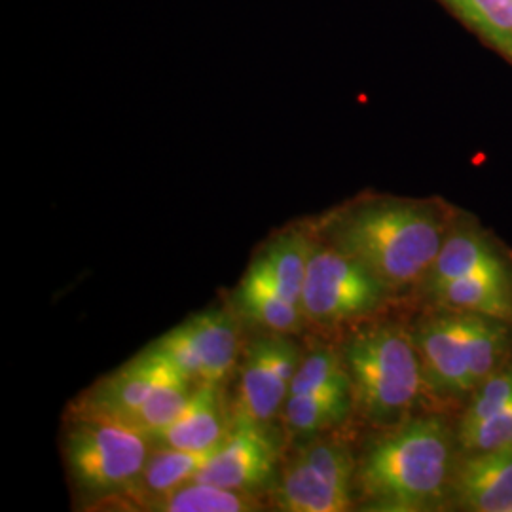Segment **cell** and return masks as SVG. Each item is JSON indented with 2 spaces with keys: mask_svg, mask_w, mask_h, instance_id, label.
Returning a JSON list of instances; mask_svg holds the SVG:
<instances>
[{
  "mask_svg": "<svg viewBox=\"0 0 512 512\" xmlns=\"http://www.w3.org/2000/svg\"><path fill=\"white\" fill-rule=\"evenodd\" d=\"M454 219L435 200L374 196L332 213L317 238L365 264L397 296L420 289Z\"/></svg>",
  "mask_w": 512,
  "mask_h": 512,
  "instance_id": "1",
  "label": "cell"
},
{
  "mask_svg": "<svg viewBox=\"0 0 512 512\" xmlns=\"http://www.w3.org/2000/svg\"><path fill=\"white\" fill-rule=\"evenodd\" d=\"M512 404V361L476 387L461 406L456 429H469Z\"/></svg>",
  "mask_w": 512,
  "mask_h": 512,
  "instance_id": "23",
  "label": "cell"
},
{
  "mask_svg": "<svg viewBox=\"0 0 512 512\" xmlns=\"http://www.w3.org/2000/svg\"><path fill=\"white\" fill-rule=\"evenodd\" d=\"M423 370V395L461 404L512 361V325L471 311L431 308L412 327Z\"/></svg>",
  "mask_w": 512,
  "mask_h": 512,
  "instance_id": "3",
  "label": "cell"
},
{
  "mask_svg": "<svg viewBox=\"0 0 512 512\" xmlns=\"http://www.w3.org/2000/svg\"><path fill=\"white\" fill-rule=\"evenodd\" d=\"M264 509L255 492L222 488L192 480L181 488L148 501L143 511L156 512H249Z\"/></svg>",
  "mask_w": 512,
  "mask_h": 512,
  "instance_id": "20",
  "label": "cell"
},
{
  "mask_svg": "<svg viewBox=\"0 0 512 512\" xmlns=\"http://www.w3.org/2000/svg\"><path fill=\"white\" fill-rule=\"evenodd\" d=\"M154 442L116 421L74 418L65 437V459L78 490L101 501L124 503L145 471Z\"/></svg>",
  "mask_w": 512,
  "mask_h": 512,
  "instance_id": "6",
  "label": "cell"
},
{
  "mask_svg": "<svg viewBox=\"0 0 512 512\" xmlns=\"http://www.w3.org/2000/svg\"><path fill=\"white\" fill-rule=\"evenodd\" d=\"M336 387H351L342 351L332 346H321L302 355L289 397Z\"/></svg>",
  "mask_w": 512,
  "mask_h": 512,
  "instance_id": "22",
  "label": "cell"
},
{
  "mask_svg": "<svg viewBox=\"0 0 512 512\" xmlns=\"http://www.w3.org/2000/svg\"><path fill=\"white\" fill-rule=\"evenodd\" d=\"M458 458L456 423L435 412L410 416L366 444L357 459L355 501L376 512L448 509Z\"/></svg>",
  "mask_w": 512,
  "mask_h": 512,
  "instance_id": "2",
  "label": "cell"
},
{
  "mask_svg": "<svg viewBox=\"0 0 512 512\" xmlns=\"http://www.w3.org/2000/svg\"><path fill=\"white\" fill-rule=\"evenodd\" d=\"M315 236L304 230L283 232L251 262L249 270L274 285L287 300L300 306Z\"/></svg>",
  "mask_w": 512,
  "mask_h": 512,
  "instance_id": "16",
  "label": "cell"
},
{
  "mask_svg": "<svg viewBox=\"0 0 512 512\" xmlns=\"http://www.w3.org/2000/svg\"><path fill=\"white\" fill-rule=\"evenodd\" d=\"M232 429L230 408L222 401L219 385H200L183 414L154 433L150 440L188 452H213Z\"/></svg>",
  "mask_w": 512,
  "mask_h": 512,
  "instance_id": "14",
  "label": "cell"
},
{
  "mask_svg": "<svg viewBox=\"0 0 512 512\" xmlns=\"http://www.w3.org/2000/svg\"><path fill=\"white\" fill-rule=\"evenodd\" d=\"M277 461L279 446L268 427L232 423L230 433L211 452L194 480L256 492L274 476Z\"/></svg>",
  "mask_w": 512,
  "mask_h": 512,
  "instance_id": "10",
  "label": "cell"
},
{
  "mask_svg": "<svg viewBox=\"0 0 512 512\" xmlns=\"http://www.w3.org/2000/svg\"><path fill=\"white\" fill-rule=\"evenodd\" d=\"M209 456L211 452H188L154 444L137 490L124 501V505L143 511L148 501L192 482Z\"/></svg>",
  "mask_w": 512,
  "mask_h": 512,
  "instance_id": "17",
  "label": "cell"
},
{
  "mask_svg": "<svg viewBox=\"0 0 512 512\" xmlns=\"http://www.w3.org/2000/svg\"><path fill=\"white\" fill-rule=\"evenodd\" d=\"M459 452H492L512 448V404L469 429H456Z\"/></svg>",
  "mask_w": 512,
  "mask_h": 512,
  "instance_id": "24",
  "label": "cell"
},
{
  "mask_svg": "<svg viewBox=\"0 0 512 512\" xmlns=\"http://www.w3.org/2000/svg\"><path fill=\"white\" fill-rule=\"evenodd\" d=\"M357 458L348 442L319 437L302 446L285 465L274 505L285 512H344L355 501Z\"/></svg>",
  "mask_w": 512,
  "mask_h": 512,
  "instance_id": "8",
  "label": "cell"
},
{
  "mask_svg": "<svg viewBox=\"0 0 512 512\" xmlns=\"http://www.w3.org/2000/svg\"><path fill=\"white\" fill-rule=\"evenodd\" d=\"M232 423L268 427L289 399L302 353L289 334L268 332L243 351Z\"/></svg>",
  "mask_w": 512,
  "mask_h": 512,
  "instance_id": "9",
  "label": "cell"
},
{
  "mask_svg": "<svg viewBox=\"0 0 512 512\" xmlns=\"http://www.w3.org/2000/svg\"><path fill=\"white\" fill-rule=\"evenodd\" d=\"M452 505L461 511L512 512V448L459 452Z\"/></svg>",
  "mask_w": 512,
  "mask_h": 512,
  "instance_id": "11",
  "label": "cell"
},
{
  "mask_svg": "<svg viewBox=\"0 0 512 512\" xmlns=\"http://www.w3.org/2000/svg\"><path fill=\"white\" fill-rule=\"evenodd\" d=\"M351 412H355L351 387L291 395L283 406L287 429L300 437H313L330 431L348 420Z\"/></svg>",
  "mask_w": 512,
  "mask_h": 512,
  "instance_id": "19",
  "label": "cell"
},
{
  "mask_svg": "<svg viewBox=\"0 0 512 512\" xmlns=\"http://www.w3.org/2000/svg\"><path fill=\"white\" fill-rule=\"evenodd\" d=\"M234 298L239 313L268 332L291 336L306 325L300 306L287 300L274 285L253 274L251 270L243 275Z\"/></svg>",
  "mask_w": 512,
  "mask_h": 512,
  "instance_id": "18",
  "label": "cell"
},
{
  "mask_svg": "<svg viewBox=\"0 0 512 512\" xmlns=\"http://www.w3.org/2000/svg\"><path fill=\"white\" fill-rule=\"evenodd\" d=\"M511 256L471 217L456 213L452 228L440 247L439 256L431 272L416 293L421 294L446 281L475 274L480 270H492L511 266Z\"/></svg>",
  "mask_w": 512,
  "mask_h": 512,
  "instance_id": "12",
  "label": "cell"
},
{
  "mask_svg": "<svg viewBox=\"0 0 512 512\" xmlns=\"http://www.w3.org/2000/svg\"><path fill=\"white\" fill-rule=\"evenodd\" d=\"M150 349L173 368H177L186 380H190L192 384L202 385V365L184 323L158 338Z\"/></svg>",
  "mask_w": 512,
  "mask_h": 512,
  "instance_id": "25",
  "label": "cell"
},
{
  "mask_svg": "<svg viewBox=\"0 0 512 512\" xmlns=\"http://www.w3.org/2000/svg\"><path fill=\"white\" fill-rule=\"evenodd\" d=\"M461 19L512 61V0H446Z\"/></svg>",
  "mask_w": 512,
  "mask_h": 512,
  "instance_id": "21",
  "label": "cell"
},
{
  "mask_svg": "<svg viewBox=\"0 0 512 512\" xmlns=\"http://www.w3.org/2000/svg\"><path fill=\"white\" fill-rule=\"evenodd\" d=\"M198 387L148 348L93 385L74 418L116 421L150 439L183 414Z\"/></svg>",
  "mask_w": 512,
  "mask_h": 512,
  "instance_id": "5",
  "label": "cell"
},
{
  "mask_svg": "<svg viewBox=\"0 0 512 512\" xmlns=\"http://www.w3.org/2000/svg\"><path fill=\"white\" fill-rule=\"evenodd\" d=\"M391 298L393 293L365 264L315 236L300 298L306 325L330 330L366 321Z\"/></svg>",
  "mask_w": 512,
  "mask_h": 512,
  "instance_id": "7",
  "label": "cell"
},
{
  "mask_svg": "<svg viewBox=\"0 0 512 512\" xmlns=\"http://www.w3.org/2000/svg\"><path fill=\"white\" fill-rule=\"evenodd\" d=\"M202 365V385H222L234 372L241 353L238 317L230 310H205L184 321Z\"/></svg>",
  "mask_w": 512,
  "mask_h": 512,
  "instance_id": "15",
  "label": "cell"
},
{
  "mask_svg": "<svg viewBox=\"0 0 512 512\" xmlns=\"http://www.w3.org/2000/svg\"><path fill=\"white\" fill-rule=\"evenodd\" d=\"M353 408L368 423L391 427L412 416L423 397V370L412 327L376 321L355 330L340 349Z\"/></svg>",
  "mask_w": 512,
  "mask_h": 512,
  "instance_id": "4",
  "label": "cell"
},
{
  "mask_svg": "<svg viewBox=\"0 0 512 512\" xmlns=\"http://www.w3.org/2000/svg\"><path fill=\"white\" fill-rule=\"evenodd\" d=\"M420 296L429 308L471 311L512 325V264L446 281Z\"/></svg>",
  "mask_w": 512,
  "mask_h": 512,
  "instance_id": "13",
  "label": "cell"
}]
</instances>
